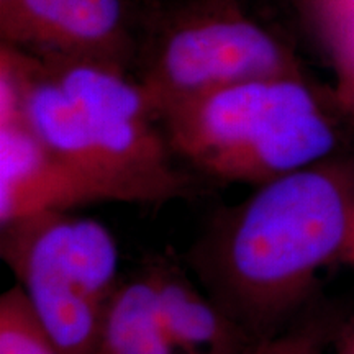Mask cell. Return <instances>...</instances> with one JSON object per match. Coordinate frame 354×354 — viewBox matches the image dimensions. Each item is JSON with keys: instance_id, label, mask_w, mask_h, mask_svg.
<instances>
[{"instance_id": "1", "label": "cell", "mask_w": 354, "mask_h": 354, "mask_svg": "<svg viewBox=\"0 0 354 354\" xmlns=\"http://www.w3.org/2000/svg\"><path fill=\"white\" fill-rule=\"evenodd\" d=\"M256 187L220 227L209 268L233 315L258 326L294 308L342 256L354 162L330 156Z\"/></svg>"}, {"instance_id": "2", "label": "cell", "mask_w": 354, "mask_h": 354, "mask_svg": "<svg viewBox=\"0 0 354 354\" xmlns=\"http://www.w3.org/2000/svg\"><path fill=\"white\" fill-rule=\"evenodd\" d=\"M171 149L216 179L261 185L333 156L338 133L304 76L254 79L165 110Z\"/></svg>"}, {"instance_id": "3", "label": "cell", "mask_w": 354, "mask_h": 354, "mask_svg": "<svg viewBox=\"0 0 354 354\" xmlns=\"http://www.w3.org/2000/svg\"><path fill=\"white\" fill-rule=\"evenodd\" d=\"M0 251L63 354H99L118 250L92 218L50 212L2 225Z\"/></svg>"}, {"instance_id": "4", "label": "cell", "mask_w": 354, "mask_h": 354, "mask_svg": "<svg viewBox=\"0 0 354 354\" xmlns=\"http://www.w3.org/2000/svg\"><path fill=\"white\" fill-rule=\"evenodd\" d=\"M39 59L82 110L123 202L162 203L183 196L185 179L172 166L169 141L154 125L159 113L143 84L130 81L110 61Z\"/></svg>"}, {"instance_id": "5", "label": "cell", "mask_w": 354, "mask_h": 354, "mask_svg": "<svg viewBox=\"0 0 354 354\" xmlns=\"http://www.w3.org/2000/svg\"><path fill=\"white\" fill-rule=\"evenodd\" d=\"M304 76L294 55L268 30L233 10L190 17L159 43L141 84L165 110L254 79Z\"/></svg>"}, {"instance_id": "6", "label": "cell", "mask_w": 354, "mask_h": 354, "mask_svg": "<svg viewBox=\"0 0 354 354\" xmlns=\"http://www.w3.org/2000/svg\"><path fill=\"white\" fill-rule=\"evenodd\" d=\"M97 202L105 190L38 140L19 99L0 100V223Z\"/></svg>"}, {"instance_id": "7", "label": "cell", "mask_w": 354, "mask_h": 354, "mask_svg": "<svg viewBox=\"0 0 354 354\" xmlns=\"http://www.w3.org/2000/svg\"><path fill=\"white\" fill-rule=\"evenodd\" d=\"M3 43L35 56L118 63L122 0H0Z\"/></svg>"}, {"instance_id": "8", "label": "cell", "mask_w": 354, "mask_h": 354, "mask_svg": "<svg viewBox=\"0 0 354 354\" xmlns=\"http://www.w3.org/2000/svg\"><path fill=\"white\" fill-rule=\"evenodd\" d=\"M156 279L161 315L180 354H236L238 335L232 318L174 271L159 268Z\"/></svg>"}, {"instance_id": "9", "label": "cell", "mask_w": 354, "mask_h": 354, "mask_svg": "<svg viewBox=\"0 0 354 354\" xmlns=\"http://www.w3.org/2000/svg\"><path fill=\"white\" fill-rule=\"evenodd\" d=\"M177 353L162 320L153 271L118 286L105 312L99 354Z\"/></svg>"}, {"instance_id": "10", "label": "cell", "mask_w": 354, "mask_h": 354, "mask_svg": "<svg viewBox=\"0 0 354 354\" xmlns=\"http://www.w3.org/2000/svg\"><path fill=\"white\" fill-rule=\"evenodd\" d=\"M0 354H63L20 286L0 299Z\"/></svg>"}, {"instance_id": "11", "label": "cell", "mask_w": 354, "mask_h": 354, "mask_svg": "<svg viewBox=\"0 0 354 354\" xmlns=\"http://www.w3.org/2000/svg\"><path fill=\"white\" fill-rule=\"evenodd\" d=\"M320 32L333 61L336 104L354 117V17L326 26Z\"/></svg>"}, {"instance_id": "12", "label": "cell", "mask_w": 354, "mask_h": 354, "mask_svg": "<svg viewBox=\"0 0 354 354\" xmlns=\"http://www.w3.org/2000/svg\"><path fill=\"white\" fill-rule=\"evenodd\" d=\"M326 339L317 326H302L286 333L264 338L250 354H323Z\"/></svg>"}, {"instance_id": "13", "label": "cell", "mask_w": 354, "mask_h": 354, "mask_svg": "<svg viewBox=\"0 0 354 354\" xmlns=\"http://www.w3.org/2000/svg\"><path fill=\"white\" fill-rule=\"evenodd\" d=\"M320 30L354 17V0H307Z\"/></svg>"}, {"instance_id": "14", "label": "cell", "mask_w": 354, "mask_h": 354, "mask_svg": "<svg viewBox=\"0 0 354 354\" xmlns=\"http://www.w3.org/2000/svg\"><path fill=\"white\" fill-rule=\"evenodd\" d=\"M342 258L354 268V201H353V207H351V214H349L346 241H344Z\"/></svg>"}, {"instance_id": "15", "label": "cell", "mask_w": 354, "mask_h": 354, "mask_svg": "<svg viewBox=\"0 0 354 354\" xmlns=\"http://www.w3.org/2000/svg\"><path fill=\"white\" fill-rule=\"evenodd\" d=\"M344 354H354V349H351V348H346V351H344Z\"/></svg>"}, {"instance_id": "16", "label": "cell", "mask_w": 354, "mask_h": 354, "mask_svg": "<svg viewBox=\"0 0 354 354\" xmlns=\"http://www.w3.org/2000/svg\"><path fill=\"white\" fill-rule=\"evenodd\" d=\"M348 346H349V348H353V349H354V338L351 339V343H349V344H348Z\"/></svg>"}]
</instances>
